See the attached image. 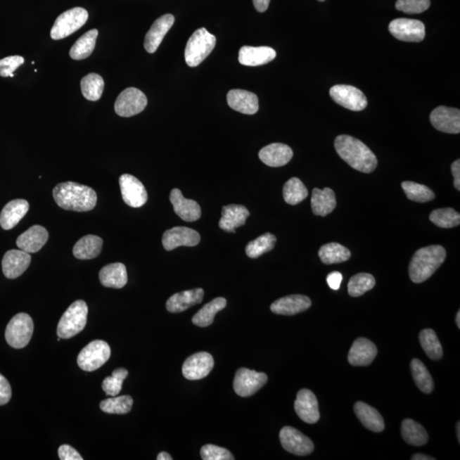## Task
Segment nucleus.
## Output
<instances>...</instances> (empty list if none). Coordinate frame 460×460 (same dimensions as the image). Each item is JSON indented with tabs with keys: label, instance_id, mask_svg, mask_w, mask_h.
I'll return each instance as SVG.
<instances>
[{
	"label": "nucleus",
	"instance_id": "nucleus-1",
	"mask_svg": "<svg viewBox=\"0 0 460 460\" xmlns=\"http://www.w3.org/2000/svg\"><path fill=\"white\" fill-rule=\"evenodd\" d=\"M53 197L56 203L68 211H91L98 203V196L94 189L75 181L56 185L53 189Z\"/></svg>",
	"mask_w": 460,
	"mask_h": 460
},
{
	"label": "nucleus",
	"instance_id": "nucleus-2",
	"mask_svg": "<svg viewBox=\"0 0 460 460\" xmlns=\"http://www.w3.org/2000/svg\"><path fill=\"white\" fill-rule=\"evenodd\" d=\"M334 146L340 158L354 170L371 173L377 168L376 156L362 141L351 136L340 135L335 139Z\"/></svg>",
	"mask_w": 460,
	"mask_h": 460
},
{
	"label": "nucleus",
	"instance_id": "nucleus-3",
	"mask_svg": "<svg viewBox=\"0 0 460 460\" xmlns=\"http://www.w3.org/2000/svg\"><path fill=\"white\" fill-rule=\"evenodd\" d=\"M446 256V250L439 245L418 250L409 264L411 281L419 284L429 279L445 261Z\"/></svg>",
	"mask_w": 460,
	"mask_h": 460
},
{
	"label": "nucleus",
	"instance_id": "nucleus-4",
	"mask_svg": "<svg viewBox=\"0 0 460 460\" xmlns=\"http://www.w3.org/2000/svg\"><path fill=\"white\" fill-rule=\"evenodd\" d=\"M217 39L205 28H200L189 38L185 48V60L189 67L199 66L215 48Z\"/></svg>",
	"mask_w": 460,
	"mask_h": 460
},
{
	"label": "nucleus",
	"instance_id": "nucleus-5",
	"mask_svg": "<svg viewBox=\"0 0 460 460\" xmlns=\"http://www.w3.org/2000/svg\"><path fill=\"white\" fill-rule=\"evenodd\" d=\"M87 314L86 302L77 300L72 302L60 318L58 325V337L68 340L82 332L86 328Z\"/></svg>",
	"mask_w": 460,
	"mask_h": 460
},
{
	"label": "nucleus",
	"instance_id": "nucleus-6",
	"mask_svg": "<svg viewBox=\"0 0 460 460\" xmlns=\"http://www.w3.org/2000/svg\"><path fill=\"white\" fill-rule=\"evenodd\" d=\"M88 12L82 7H75L60 14L56 18L51 30V37L54 40L63 39L75 33L82 27L88 20Z\"/></svg>",
	"mask_w": 460,
	"mask_h": 460
},
{
	"label": "nucleus",
	"instance_id": "nucleus-7",
	"mask_svg": "<svg viewBox=\"0 0 460 460\" xmlns=\"http://www.w3.org/2000/svg\"><path fill=\"white\" fill-rule=\"evenodd\" d=\"M34 333V321L26 313H20L11 319L6 330L8 345L23 349L28 345Z\"/></svg>",
	"mask_w": 460,
	"mask_h": 460
},
{
	"label": "nucleus",
	"instance_id": "nucleus-8",
	"mask_svg": "<svg viewBox=\"0 0 460 460\" xmlns=\"http://www.w3.org/2000/svg\"><path fill=\"white\" fill-rule=\"evenodd\" d=\"M111 356V350L108 343L95 340L88 344L80 351L77 362L84 371L92 372L103 366Z\"/></svg>",
	"mask_w": 460,
	"mask_h": 460
},
{
	"label": "nucleus",
	"instance_id": "nucleus-9",
	"mask_svg": "<svg viewBox=\"0 0 460 460\" xmlns=\"http://www.w3.org/2000/svg\"><path fill=\"white\" fill-rule=\"evenodd\" d=\"M147 96L134 87L126 89L121 92L115 103V110L121 117H132L140 114L146 108Z\"/></svg>",
	"mask_w": 460,
	"mask_h": 460
},
{
	"label": "nucleus",
	"instance_id": "nucleus-10",
	"mask_svg": "<svg viewBox=\"0 0 460 460\" xmlns=\"http://www.w3.org/2000/svg\"><path fill=\"white\" fill-rule=\"evenodd\" d=\"M330 96L335 103L351 111H362L367 106V99L364 94L352 86L337 84L331 88Z\"/></svg>",
	"mask_w": 460,
	"mask_h": 460
},
{
	"label": "nucleus",
	"instance_id": "nucleus-11",
	"mask_svg": "<svg viewBox=\"0 0 460 460\" xmlns=\"http://www.w3.org/2000/svg\"><path fill=\"white\" fill-rule=\"evenodd\" d=\"M268 381L267 375L248 369H241L236 373L234 390L241 397H248L257 392Z\"/></svg>",
	"mask_w": 460,
	"mask_h": 460
},
{
	"label": "nucleus",
	"instance_id": "nucleus-12",
	"mask_svg": "<svg viewBox=\"0 0 460 460\" xmlns=\"http://www.w3.org/2000/svg\"><path fill=\"white\" fill-rule=\"evenodd\" d=\"M389 31L395 39L405 42H421L426 36L425 25L414 19H395L390 23Z\"/></svg>",
	"mask_w": 460,
	"mask_h": 460
},
{
	"label": "nucleus",
	"instance_id": "nucleus-13",
	"mask_svg": "<svg viewBox=\"0 0 460 460\" xmlns=\"http://www.w3.org/2000/svg\"><path fill=\"white\" fill-rule=\"evenodd\" d=\"M280 441L284 449L298 456L312 454L314 447L312 440L295 428L285 426L280 433Z\"/></svg>",
	"mask_w": 460,
	"mask_h": 460
},
{
	"label": "nucleus",
	"instance_id": "nucleus-14",
	"mask_svg": "<svg viewBox=\"0 0 460 460\" xmlns=\"http://www.w3.org/2000/svg\"><path fill=\"white\" fill-rule=\"evenodd\" d=\"M120 187L124 203L139 208L147 203L148 193L144 185L134 176L123 174L120 177Z\"/></svg>",
	"mask_w": 460,
	"mask_h": 460
},
{
	"label": "nucleus",
	"instance_id": "nucleus-15",
	"mask_svg": "<svg viewBox=\"0 0 460 460\" xmlns=\"http://www.w3.org/2000/svg\"><path fill=\"white\" fill-rule=\"evenodd\" d=\"M200 241V234L187 227L168 229L162 237L163 247L167 251H172L179 247H196Z\"/></svg>",
	"mask_w": 460,
	"mask_h": 460
},
{
	"label": "nucleus",
	"instance_id": "nucleus-16",
	"mask_svg": "<svg viewBox=\"0 0 460 460\" xmlns=\"http://www.w3.org/2000/svg\"><path fill=\"white\" fill-rule=\"evenodd\" d=\"M214 360L212 354L199 352L192 354L184 362L181 372L189 381H200L212 372Z\"/></svg>",
	"mask_w": 460,
	"mask_h": 460
},
{
	"label": "nucleus",
	"instance_id": "nucleus-17",
	"mask_svg": "<svg viewBox=\"0 0 460 460\" xmlns=\"http://www.w3.org/2000/svg\"><path fill=\"white\" fill-rule=\"evenodd\" d=\"M430 122L437 130L459 134L460 132V111L458 108L440 106L431 113Z\"/></svg>",
	"mask_w": 460,
	"mask_h": 460
},
{
	"label": "nucleus",
	"instance_id": "nucleus-18",
	"mask_svg": "<svg viewBox=\"0 0 460 460\" xmlns=\"http://www.w3.org/2000/svg\"><path fill=\"white\" fill-rule=\"evenodd\" d=\"M294 409L298 416L307 423H316L320 419L317 398L312 390L302 389L298 391Z\"/></svg>",
	"mask_w": 460,
	"mask_h": 460
},
{
	"label": "nucleus",
	"instance_id": "nucleus-19",
	"mask_svg": "<svg viewBox=\"0 0 460 460\" xmlns=\"http://www.w3.org/2000/svg\"><path fill=\"white\" fill-rule=\"evenodd\" d=\"M30 253L23 250H10L2 260V270L8 279H15L26 271L31 263Z\"/></svg>",
	"mask_w": 460,
	"mask_h": 460
},
{
	"label": "nucleus",
	"instance_id": "nucleus-20",
	"mask_svg": "<svg viewBox=\"0 0 460 460\" xmlns=\"http://www.w3.org/2000/svg\"><path fill=\"white\" fill-rule=\"evenodd\" d=\"M175 18L171 14H165L153 23L144 40V48L148 53H155L160 44L174 24Z\"/></svg>",
	"mask_w": 460,
	"mask_h": 460
},
{
	"label": "nucleus",
	"instance_id": "nucleus-21",
	"mask_svg": "<svg viewBox=\"0 0 460 460\" xmlns=\"http://www.w3.org/2000/svg\"><path fill=\"white\" fill-rule=\"evenodd\" d=\"M378 350L372 341L365 338H357L351 346L348 360L354 366H369L376 357Z\"/></svg>",
	"mask_w": 460,
	"mask_h": 460
},
{
	"label": "nucleus",
	"instance_id": "nucleus-22",
	"mask_svg": "<svg viewBox=\"0 0 460 460\" xmlns=\"http://www.w3.org/2000/svg\"><path fill=\"white\" fill-rule=\"evenodd\" d=\"M170 200L174 212L181 219L186 222H195L200 219L201 209L196 201L186 199L179 189H172Z\"/></svg>",
	"mask_w": 460,
	"mask_h": 460
},
{
	"label": "nucleus",
	"instance_id": "nucleus-23",
	"mask_svg": "<svg viewBox=\"0 0 460 460\" xmlns=\"http://www.w3.org/2000/svg\"><path fill=\"white\" fill-rule=\"evenodd\" d=\"M262 162L271 167H281L288 164L293 156V152L284 143H271L261 149L258 153Z\"/></svg>",
	"mask_w": 460,
	"mask_h": 460
},
{
	"label": "nucleus",
	"instance_id": "nucleus-24",
	"mask_svg": "<svg viewBox=\"0 0 460 460\" xmlns=\"http://www.w3.org/2000/svg\"><path fill=\"white\" fill-rule=\"evenodd\" d=\"M49 233L40 225H34L18 238V247L28 253H35L46 245Z\"/></svg>",
	"mask_w": 460,
	"mask_h": 460
},
{
	"label": "nucleus",
	"instance_id": "nucleus-25",
	"mask_svg": "<svg viewBox=\"0 0 460 460\" xmlns=\"http://www.w3.org/2000/svg\"><path fill=\"white\" fill-rule=\"evenodd\" d=\"M312 306V300L304 295H290L274 301L270 309L274 314L282 316H294L305 312Z\"/></svg>",
	"mask_w": 460,
	"mask_h": 460
},
{
	"label": "nucleus",
	"instance_id": "nucleus-26",
	"mask_svg": "<svg viewBox=\"0 0 460 460\" xmlns=\"http://www.w3.org/2000/svg\"><path fill=\"white\" fill-rule=\"evenodd\" d=\"M276 52L269 46H243L239 51V62L244 66H261L276 58Z\"/></svg>",
	"mask_w": 460,
	"mask_h": 460
},
{
	"label": "nucleus",
	"instance_id": "nucleus-27",
	"mask_svg": "<svg viewBox=\"0 0 460 460\" xmlns=\"http://www.w3.org/2000/svg\"><path fill=\"white\" fill-rule=\"evenodd\" d=\"M228 104L232 110L244 115H255L260 110L257 96L244 90H231L227 95Z\"/></svg>",
	"mask_w": 460,
	"mask_h": 460
},
{
	"label": "nucleus",
	"instance_id": "nucleus-28",
	"mask_svg": "<svg viewBox=\"0 0 460 460\" xmlns=\"http://www.w3.org/2000/svg\"><path fill=\"white\" fill-rule=\"evenodd\" d=\"M249 216L250 212L244 205H225L222 211L219 227L226 232L236 233V229L243 226Z\"/></svg>",
	"mask_w": 460,
	"mask_h": 460
},
{
	"label": "nucleus",
	"instance_id": "nucleus-29",
	"mask_svg": "<svg viewBox=\"0 0 460 460\" xmlns=\"http://www.w3.org/2000/svg\"><path fill=\"white\" fill-rule=\"evenodd\" d=\"M204 298V290L196 288L184 290L172 295L167 302V309L171 313L184 312L191 307L200 304Z\"/></svg>",
	"mask_w": 460,
	"mask_h": 460
},
{
	"label": "nucleus",
	"instance_id": "nucleus-30",
	"mask_svg": "<svg viewBox=\"0 0 460 460\" xmlns=\"http://www.w3.org/2000/svg\"><path fill=\"white\" fill-rule=\"evenodd\" d=\"M30 210L26 200H14L7 203L0 213V225L5 230L13 229L19 224Z\"/></svg>",
	"mask_w": 460,
	"mask_h": 460
},
{
	"label": "nucleus",
	"instance_id": "nucleus-31",
	"mask_svg": "<svg viewBox=\"0 0 460 460\" xmlns=\"http://www.w3.org/2000/svg\"><path fill=\"white\" fill-rule=\"evenodd\" d=\"M101 283L106 288L120 289L127 285L128 277L126 266L121 263L105 266L99 272Z\"/></svg>",
	"mask_w": 460,
	"mask_h": 460
},
{
	"label": "nucleus",
	"instance_id": "nucleus-32",
	"mask_svg": "<svg viewBox=\"0 0 460 460\" xmlns=\"http://www.w3.org/2000/svg\"><path fill=\"white\" fill-rule=\"evenodd\" d=\"M336 196L333 189L325 188L313 189L312 197V207L314 215L326 217L336 207Z\"/></svg>",
	"mask_w": 460,
	"mask_h": 460
},
{
	"label": "nucleus",
	"instance_id": "nucleus-33",
	"mask_svg": "<svg viewBox=\"0 0 460 460\" xmlns=\"http://www.w3.org/2000/svg\"><path fill=\"white\" fill-rule=\"evenodd\" d=\"M354 410L359 421L366 429L374 431V433H381L385 430V422H383L381 414L373 407L365 402H358L354 405Z\"/></svg>",
	"mask_w": 460,
	"mask_h": 460
},
{
	"label": "nucleus",
	"instance_id": "nucleus-34",
	"mask_svg": "<svg viewBox=\"0 0 460 460\" xmlns=\"http://www.w3.org/2000/svg\"><path fill=\"white\" fill-rule=\"evenodd\" d=\"M103 241L99 236L89 235L75 244L72 253L80 260H94L102 252Z\"/></svg>",
	"mask_w": 460,
	"mask_h": 460
},
{
	"label": "nucleus",
	"instance_id": "nucleus-35",
	"mask_svg": "<svg viewBox=\"0 0 460 460\" xmlns=\"http://www.w3.org/2000/svg\"><path fill=\"white\" fill-rule=\"evenodd\" d=\"M227 305L224 298H217L200 309L192 319L193 324L200 328H207L212 325L217 313L221 312Z\"/></svg>",
	"mask_w": 460,
	"mask_h": 460
},
{
	"label": "nucleus",
	"instance_id": "nucleus-36",
	"mask_svg": "<svg viewBox=\"0 0 460 460\" xmlns=\"http://www.w3.org/2000/svg\"><path fill=\"white\" fill-rule=\"evenodd\" d=\"M402 435L407 443L416 447L426 445L429 439L425 428L409 419H405L402 423Z\"/></svg>",
	"mask_w": 460,
	"mask_h": 460
},
{
	"label": "nucleus",
	"instance_id": "nucleus-37",
	"mask_svg": "<svg viewBox=\"0 0 460 460\" xmlns=\"http://www.w3.org/2000/svg\"><path fill=\"white\" fill-rule=\"evenodd\" d=\"M98 31L92 30L82 36L72 46L70 55L72 59L84 60L90 56L96 46Z\"/></svg>",
	"mask_w": 460,
	"mask_h": 460
},
{
	"label": "nucleus",
	"instance_id": "nucleus-38",
	"mask_svg": "<svg viewBox=\"0 0 460 460\" xmlns=\"http://www.w3.org/2000/svg\"><path fill=\"white\" fill-rule=\"evenodd\" d=\"M319 257L322 263L325 264H335L344 263L349 260L351 253L348 248L341 244L332 243L326 244L319 250Z\"/></svg>",
	"mask_w": 460,
	"mask_h": 460
},
{
	"label": "nucleus",
	"instance_id": "nucleus-39",
	"mask_svg": "<svg viewBox=\"0 0 460 460\" xmlns=\"http://www.w3.org/2000/svg\"><path fill=\"white\" fill-rule=\"evenodd\" d=\"M104 84L102 76L98 74L92 72L84 76L80 82L84 98L92 102L98 101L103 95Z\"/></svg>",
	"mask_w": 460,
	"mask_h": 460
},
{
	"label": "nucleus",
	"instance_id": "nucleus-40",
	"mask_svg": "<svg viewBox=\"0 0 460 460\" xmlns=\"http://www.w3.org/2000/svg\"><path fill=\"white\" fill-rule=\"evenodd\" d=\"M419 342L428 357L437 361L442 357L443 350L437 333L433 329H423L419 333Z\"/></svg>",
	"mask_w": 460,
	"mask_h": 460
},
{
	"label": "nucleus",
	"instance_id": "nucleus-41",
	"mask_svg": "<svg viewBox=\"0 0 460 460\" xmlns=\"http://www.w3.org/2000/svg\"><path fill=\"white\" fill-rule=\"evenodd\" d=\"M411 371L419 389L426 394L433 392L434 389L433 379L431 378L429 371L421 360L414 359L411 362Z\"/></svg>",
	"mask_w": 460,
	"mask_h": 460
},
{
	"label": "nucleus",
	"instance_id": "nucleus-42",
	"mask_svg": "<svg viewBox=\"0 0 460 460\" xmlns=\"http://www.w3.org/2000/svg\"><path fill=\"white\" fill-rule=\"evenodd\" d=\"M308 189L298 177H293L284 185L283 197L286 203L289 205H298L308 197Z\"/></svg>",
	"mask_w": 460,
	"mask_h": 460
},
{
	"label": "nucleus",
	"instance_id": "nucleus-43",
	"mask_svg": "<svg viewBox=\"0 0 460 460\" xmlns=\"http://www.w3.org/2000/svg\"><path fill=\"white\" fill-rule=\"evenodd\" d=\"M402 187L409 200L419 203H429L435 199V193L426 185L405 181L402 183Z\"/></svg>",
	"mask_w": 460,
	"mask_h": 460
},
{
	"label": "nucleus",
	"instance_id": "nucleus-44",
	"mask_svg": "<svg viewBox=\"0 0 460 460\" xmlns=\"http://www.w3.org/2000/svg\"><path fill=\"white\" fill-rule=\"evenodd\" d=\"M276 243V237L270 233L257 237L256 240L249 242L245 248V253L249 257L257 258L263 254L271 251Z\"/></svg>",
	"mask_w": 460,
	"mask_h": 460
},
{
	"label": "nucleus",
	"instance_id": "nucleus-45",
	"mask_svg": "<svg viewBox=\"0 0 460 460\" xmlns=\"http://www.w3.org/2000/svg\"><path fill=\"white\" fill-rule=\"evenodd\" d=\"M376 281L372 274L360 273L350 278L348 284V292L351 297H360L372 290Z\"/></svg>",
	"mask_w": 460,
	"mask_h": 460
},
{
	"label": "nucleus",
	"instance_id": "nucleus-46",
	"mask_svg": "<svg viewBox=\"0 0 460 460\" xmlns=\"http://www.w3.org/2000/svg\"><path fill=\"white\" fill-rule=\"evenodd\" d=\"M133 399L130 395H121L106 399L100 403V409L110 414H127L131 411Z\"/></svg>",
	"mask_w": 460,
	"mask_h": 460
},
{
	"label": "nucleus",
	"instance_id": "nucleus-47",
	"mask_svg": "<svg viewBox=\"0 0 460 460\" xmlns=\"http://www.w3.org/2000/svg\"><path fill=\"white\" fill-rule=\"evenodd\" d=\"M430 220L440 228L457 227L460 224V214L453 208L437 209L430 213Z\"/></svg>",
	"mask_w": 460,
	"mask_h": 460
},
{
	"label": "nucleus",
	"instance_id": "nucleus-48",
	"mask_svg": "<svg viewBox=\"0 0 460 460\" xmlns=\"http://www.w3.org/2000/svg\"><path fill=\"white\" fill-rule=\"evenodd\" d=\"M430 0H397L395 8L407 14H419L429 9Z\"/></svg>",
	"mask_w": 460,
	"mask_h": 460
},
{
	"label": "nucleus",
	"instance_id": "nucleus-49",
	"mask_svg": "<svg viewBox=\"0 0 460 460\" xmlns=\"http://www.w3.org/2000/svg\"><path fill=\"white\" fill-rule=\"evenodd\" d=\"M201 458L204 460H233L234 456L228 449L208 444L200 450Z\"/></svg>",
	"mask_w": 460,
	"mask_h": 460
},
{
	"label": "nucleus",
	"instance_id": "nucleus-50",
	"mask_svg": "<svg viewBox=\"0 0 460 460\" xmlns=\"http://www.w3.org/2000/svg\"><path fill=\"white\" fill-rule=\"evenodd\" d=\"M25 60L23 56H11L0 60V76L11 77L18 68L23 65Z\"/></svg>",
	"mask_w": 460,
	"mask_h": 460
},
{
	"label": "nucleus",
	"instance_id": "nucleus-51",
	"mask_svg": "<svg viewBox=\"0 0 460 460\" xmlns=\"http://www.w3.org/2000/svg\"><path fill=\"white\" fill-rule=\"evenodd\" d=\"M124 381L114 376L107 377L103 382V390L108 395L115 397L122 389Z\"/></svg>",
	"mask_w": 460,
	"mask_h": 460
},
{
	"label": "nucleus",
	"instance_id": "nucleus-52",
	"mask_svg": "<svg viewBox=\"0 0 460 460\" xmlns=\"http://www.w3.org/2000/svg\"><path fill=\"white\" fill-rule=\"evenodd\" d=\"M11 398V387L7 379L0 374V406L6 405Z\"/></svg>",
	"mask_w": 460,
	"mask_h": 460
},
{
	"label": "nucleus",
	"instance_id": "nucleus-53",
	"mask_svg": "<svg viewBox=\"0 0 460 460\" xmlns=\"http://www.w3.org/2000/svg\"><path fill=\"white\" fill-rule=\"evenodd\" d=\"M58 455L62 460H82L80 454L70 445H62L59 447Z\"/></svg>",
	"mask_w": 460,
	"mask_h": 460
},
{
	"label": "nucleus",
	"instance_id": "nucleus-54",
	"mask_svg": "<svg viewBox=\"0 0 460 460\" xmlns=\"http://www.w3.org/2000/svg\"><path fill=\"white\" fill-rule=\"evenodd\" d=\"M342 281V274L338 271L330 273L328 277H326V282H328L330 288L335 290L340 289Z\"/></svg>",
	"mask_w": 460,
	"mask_h": 460
},
{
	"label": "nucleus",
	"instance_id": "nucleus-55",
	"mask_svg": "<svg viewBox=\"0 0 460 460\" xmlns=\"http://www.w3.org/2000/svg\"><path fill=\"white\" fill-rule=\"evenodd\" d=\"M452 173L454 179V187L458 191H460V160H455L451 167Z\"/></svg>",
	"mask_w": 460,
	"mask_h": 460
},
{
	"label": "nucleus",
	"instance_id": "nucleus-56",
	"mask_svg": "<svg viewBox=\"0 0 460 460\" xmlns=\"http://www.w3.org/2000/svg\"><path fill=\"white\" fill-rule=\"evenodd\" d=\"M270 0H253V5L255 9L260 12H264L268 10Z\"/></svg>",
	"mask_w": 460,
	"mask_h": 460
},
{
	"label": "nucleus",
	"instance_id": "nucleus-57",
	"mask_svg": "<svg viewBox=\"0 0 460 460\" xmlns=\"http://www.w3.org/2000/svg\"><path fill=\"white\" fill-rule=\"evenodd\" d=\"M112 376L121 379V381H124V379L128 376V371L124 369H115L114 372H113Z\"/></svg>",
	"mask_w": 460,
	"mask_h": 460
},
{
	"label": "nucleus",
	"instance_id": "nucleus-58",
	"mask_svg": "<svg viewBox=\"0 0 460 460\" xmlns=\"http://www.w3.org/2000/svg\"><path fill=\"white\" fill-rule=\"evenodd\" d=\"M413 460H435V458L430 457V456H428L426 454H414L413 456V458H411Z\"/></svg>",
	"mask_w": 460,
	"mask_h": 460
},
{
	"label": "nucleus",
	"instance_id": "nucleus-59",
	"mask_svg": "<svg viewBox=\"0 0 460 460\" xmlns=\"http://www.w3.org/2000/svg\"><path fill=\"white\" fill-rule=\"evenodd\" d=\"M157 459H158V460H172V458L171 457L170 454H169L167 453H165V452H161V453H160L158 454V456H157Z\"/></svg>",
	"mask_w": 460,
	"mask_h": 460
},
{
	"label": "nucleus",
	"instance_id": "nucleus-60",
	"mask_svg": "<svg viewBox=\"0 0 460 460\" xmlns=\"http://www.w3.org/2000/svg\"><path fill=\"white\" fill-rule=\"evenodd\" d=\"M456 324H457L459 328H460V312H458L457 316H456Z\"/></svg>",
	"mask_w": 460,
	"mask_h": 460
},
{
	"label": "nucleus",
	"instance_id": "nucleus-61",
	"mask_svg": "<svg viewBox=\"0 0 460 460\" xmlns=\"http://www.w3.org/2000/svg\"><path fill=\"white\" fill-rule=\"evenodd\" d=\"M459 425H460V423H459H459H458V425H457V437H458L459 442L460 441V434H459V433H460V428H459Z\"/></svg>",
	"mask_w": 460,
	"mask_h": 460
},
{
	"label": "nucleus",
	"instance_id": "nucleus-62",
	"mask_svg": "<svg viewBox=\"0 0 460 460\" xmlns=\"http://www.w3.org/2000/svg\"><path fill=\"white\" fill-rule=\"evenodd\" d=\"M318 1L324 2L325 0H318Z\"/></svg>",
	"mask_w": 460,
	"mask_h": 460
}]
</instances>
